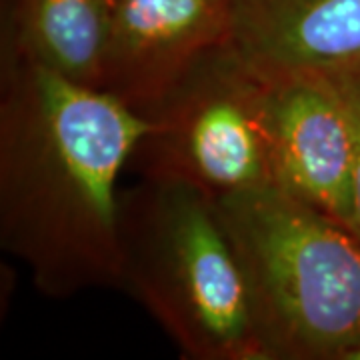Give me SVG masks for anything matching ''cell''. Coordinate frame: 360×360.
Here are the masks:
<instances>
[{
  "label": "cell",
  "instance_id": "obj_7",
  "mask_svg": "<svg viewBox=\"0 0 360 360\" xmlns=\"http://www.w3.org/2000/svg\"><path fill=\"white\" fill-rule=\"evenodd\" d=\"M232 40L264 72L360 68V0H231Z\"/></svg>",
  "mask_w": 360,
  "mask_h": 360
},
{
  "label": "cell",
  "instance_id": "obj_10",
  "mask_svg": "<svg viewBox=\"0 0 360 360\" xmlns=\"http://www.w3.org/2000/svg\"><path fill=\"white\" fill-rule=\"evenodd\" d=\"M350 360H360V345H359V348H356V350L352 352V356H350Z\"/></svg>",
  "mask_w": 360,
  "mask_h": 360
},
{
  "label": "cell",
  "instance_id": "obj_9",
  "mask_svg": "<svg viewBox=\"0 0 360 360\" xmlns=\"http://www.w3.org/2000/svg\"><path fill=\"white\" fill-rule=\"evenodd\" d=\"M335 82L347 106L352 129V205H354V232L360 236V68L336 75Z\"/></svg>",
  "mask_w": 360,
  "mask_h": 360
},
{
  "label": "cell",
  "instance_id": "obj_4",
  "mask_svg": "<svg viewBox=\"0 0 360 360\" xmlns=\"http://www.w3.org/2000/svg\"><path fill=\"white\" fill-rule=\"evenodd\" d=\"M148 122L129 160L141 179L184 182L214 200L276 186L266 77L232 39L206 51Z\"/></svg>",
  "mask_w": 360,
  "mask_h": 360
},
{
  "label": "cell",
  "instance_id": "obj_6",
  "mask_svg": "<svg viewBox=\"0 0 360 360\" xmlns=\"http://www.w3.org/2000/svg\"><path fill=\"white\" fill-rule=\"evenodd\" d=\"M229 39L231 0H115L98 90L148 118L206 51Z\"/></svg>",
  "mask_w": 360,
  "mask_h": 360
},
{
  "label": "cell",
  "instance_id": "obj_5",
  "mask_svg": "<svg viewBox=\"0 0 360 360\" xmlns=\"http://www.w3.org/2000/svg\"><path fill=\"white\" fill-rule=\"evenodd\" d=\"M264 77L276 186L354 231L352 129L335 78L314 72Z\"/></svg>",
  "mask_w": 360,
  "mask_h": 360
},
{
  "label": "cell",
  "instance_id": "obj_3",
  "mask_svg": "<svg viewBox=\"0 0 360 360\" xmlns=\"http://www.w3.org/2000/svg\"><path fill=\"white\" fill-rule=\"evenodd\" d=\"M191 360H266L217 200L141 179L120 193V283Z\"/></svg>",
  "mask_w": 360,
  "mask_h": 360
},
{
  "label": "cell",
  "instance_id": "obj_2",
  "mask_svg": "<svg viewBox=\"0 0 360 360\" xmlns=\"http://www.w3.org/2000/svg\"><path fill=\"white\" fill-rule=\"evenodd\" d=\"M266 360H350L360 345V236L286 193L217 200Z\"/></svg>",
  "mask_w": 360,
  "mask_h": 360
},
{
  "label": "cell",
  "instance_id": "obj_1",
  "mask_svg": "<svg viewBox=\"0 0 360 360\" xmlns=\"http://www.w3.org/2000/svg\"><path fill=\"white\" fill-rule=\"evenodd\" d=\"M148 129L103 90L0 65V246L39 292L118 288V176Z\"/></svg>",
  "mask_w": 360,
  "mask_h": 360
},
{
  "label": "cell",
  "instance_id": "obj_8",
  "mask_svg": "<svg viewBox=\"0 0 360 360\" xmlns=\"http://www.w3.org/2000/svg\"><path fill=\"white\" fill-rule=\"evenodd\" d=\"M115 0H2L0 65L46 68L98 89Z\"/></svg>",
  "mask_w": 360,
  "mask_h": 360
}]
</instances>
